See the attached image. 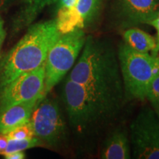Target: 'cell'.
Returning <instances> with one entry per match:
<instances>
[{
    "label": "cell",
    "mask_w": 159,
    "mask_h": 159,
    "mask_svg": "<svg viewBox=\"0 0 159 159\" xmlns=\"http://www.w3.org/2000/svg\"><path fill=\"white\" fill-rule=\"evenodd\" d=\"M76 0H56L55 2L56 11L64 7H70L75 5Z\"/></svg>",
    "instance_id": "d6986e66"
},
{
    "label": "cell",
    "mask_w": 159,
    "mask_h": 159,
    "mask_svg": "<svg viewBox=\"0 0 159 159\" xmlns=\"http://www.w3.org/2000/svg\"><path fill=\"white\" fill-rule=\"evenodd\" d=\"M67 78L121 107L124 87L118 57L112 46L88 37L80 56Z\"/></svg>",
    "instance_id": "6da1fadb"
},
{
    "label": "cell",
    "mask_w": 159,
    "mask_h": 159,
    "mask_svg": "<svg viewBox=\"0 0 159 159\" xmlns=\"http://www.w3.org/2000/svg\"><path fill=\"white\" fill-rule=\"evenodd\" d=\"M9 139H25L35 137L34 132L30 122L17 127L6 134Z\"/></svg>",
    "instance_id": "e0dca14e"
},
{
    "label": "cell",
    "mask_w": 159,
    "mask_h": 159,
    "mask_svg": "<svg viewBox=\"0 0 159 159\" xmlns=\"http://www.w3.org/2000/svg\"><path fill=\"white\" fill-rule=\"evenodd\" d=\"M13 0H0V11L5 8Z\"/></svg>",
    "instance_id": "603a6c76"
},
{
    "label": "cell",
    "mask_w": 159,
    "mask_h": 159,
    "mask_svg": "<svg viewBox=\"0 0 159 159\" xmlns=\"http://www.w3.org/2000/svg\"><path fill=\"white\" fill-rule=\"evenodd\" d=\"M40 99H41L18 103L0 110V134H6L13 129L28 122Z\"/></svg>",
    "instance_id": "30bf717a"
},
{
    "label": "cell",
    "mask_w": 159,
    "mask_h": 159,
    "mask_svg": "<svg viewBox=\"0 0 159 159\" xmlns=\"http://www.w3.org/2000/svg\"><path fill=\"white\" fill-rule=\"evenodd\" d=\"M42 144V142L35 136L25 139H9L8 144L4 155L18 152V151H24L27 149L41 146Z\"/></svg>",
    "instance_id": "9a60e30c"
},
{
    "label": "cell",
    "mask_w": 159,
    "mask_h": 159,
    "mask_svg": "<svg viewBox=\"0 0 159 159\" xmlns=\"http://www.w3.org/2000/svg\"><path fill=\"white\" fill-rule=\"evenodd\" d=\"M117 57L125 94L144 101L149 85L159 69V56L140 52L124 42L119 45Z\"/></svg>",
    "instance_id": "277c9868"
},
{
    "label": "cell",
    "mask_w": 159,
    "mask_h": 159,
    "mask_svg": "<svg viewBox=\"0 0 159 159\" xmlns=\"http://www.w3.org/2000/svg\"><path fill=\"white\" fill-rule=\"evenodd\" d=\"M149 25L152 26L157 31V39H156V47L153 52V55H157L159 52V13L153 20L149 23Z\"/></svg>",
    "instance_id": "ac0fdd59"
},
{
    "label": "cell",
    "mask_w": 159,
    "mask_h": 159,
    "mask_svg": "<svg viewBox=\"0 0 159 159\" xmlns=\"http://www.w3.org/2000/svg\"><path fill=\"white\" fill-rule=\"evenodd\" d=\"M5 158L7 159H23L25 158V154L23 151H18V152H11V153L4 155Z\"/></svg>",
    "instance_id": "44dd1931"
},
{
    "label": "cell",
    "mask_w": 159,
    "mask_h": 159,
    "mask_svg": "<svg viewBox=\"0 0 159 159\" xmlns=\"http://www.w3.org/2000/svg\"><path fill=\"white\" fill-rule=\"evenodd\" d=\"M101 158L102 159H129L131 146L128 131L117 128L111 133L103 144Z\"/></svg>",
    "instance_id": "8fae6325"
},
{
    "label": "cell",
    "mask_w": 159,
    "mask_h": 159,
    "mask_svg": "<svg viewBox=\"0 0 159 159\" xmlns=\"http://www.w3.org/2000/svg\"><path fill=\"white\" fill-rule=\"evenodd\" d=\"M146 99L150 101L152 108L159 116V69L149 85Z\"/></svg>",
    "instance_id": "2e32d148"
},
{
    "label": "cell",
    "mask_w": 159,
    "mask_h": 159,
    "mask_svg": "<svg viewBox=\"0 0 159 159\" xmlns=\"http://www.w3.org/2000/svg\"><path fill=\"white\" fill-rule=\"evenodd\" d=\"M35 136L51 148H58L66 139V126L57 101L47 95L35 105L29 120Z\"/></svg>",
    "instance_id": "8992f818"
},
{
    "label": "cell",
    "mask_w": 159,
    "mask_h": 159,
    "mask_svg": "<svg viewBox=\"0 0 159 159\" xmlns=\"http://www.w3.org/2000/svg\"><path fill=\"white\" fill-rule=\"evenodd\" d=\"M62 98L71 127L82 134L108 122L120 109L68 78L63 85Z\"/></svg>",
    "instance_id": "3957f363"
},
{
    "label": "cell",
    "mask_w": 159,
    "mask_h": 159,
    "mask_svg": "<svg viewBox=\"0 0 159 159\" xmlns=\"http://www.w3.org/2000/svg\"><path fill=\"white\" fill-rule=\"evenodd\" d=\"M61 35L55 19L30 25L25 35L0 61V90L19 75L45 63L49 49Z\"/></svg>",
    "instance_id": "7a4b0ae2"
},
{
    "label": "cell",
    "mask_w": 159,
    "mask_h": 159,
    "mask_svg": "<svg viewBox=\"0 0 159 159\" xmlns=\"http://www.w3.org/2000/svg\"><path fill=\"white\" fill-rule=\"evenodd\" d=\"M121 13L132 24L149 25L159 13V0H117Z\"/></svg>",
    "instance_id": "9c48e42d"
},
{
    "label": "cell",
    "mask_w": 159,
    "mask_h": 159,
    "mask_svg": "<svg viewBox=\"0 0 159 159\" xmlns=\"http://www.w3.org/2000/svg\"><path fill=\"white\" fill-rule=\"evenodd\" d=\"M6 35V32L4 27V21L2 18L0 16V49H1L2 46L3 44L4 41H5Z\"/></svg>",
    "instance_id": "7402d4cb"
},
{
    "label": "cell",
    "mask_w": 159,
    "mask_h": 159,
    "mask_svg": "<svg viewBox=\"0 0 159 159\" xmlns=\"http://www.w3.org/2000/svg\"><path fill=\"white\" fill-rule=\"evenodd\" d=\"M45 63L19 75L0 90V110L18 103L41 99L44 87Z\"/></svg>",
    "instance_id": "ba28073f"
},
{
    "label": "cell",
    "mask_w": 159,
    "mask_h": 159,
    "mask_svg": "<svg viewBox=\"0 0 159 159\" xmlns=\"http://www.w3.org/2000/svg\"><path fill=\"white\" fill-rule=\"evenodd\" d=\"M9 139L5 134H0V155H4L8 144Z\"/></svg>",
    "instance_id": "ffe728a7"
},
{
    "label": "cell",
    "mask_w": 159,
    "mask_h": 159,
    "mask_svg": "<svg viewBox=\"0 0 159 159\" xmlns=\"http://www.w3.org/2000/svg\"><path fill=\"white\" fill-rule=\"evenodd\" d=\"M100 2L101 0H76L75 5L69 7L76 17L81 29L83 30L94 17Z\"/></svg>",
    "instance_id": "5bb4252c"
},
{
    "label": "cell",
    "mask_w": 159,
    "mask_h": 159,
    "mask_svg": "<svg viewBox=\"0 0 159 159\" xmlns=\"http://www.w3.org/2000/svg\"><path fill=\"white\" fill-rule=\"evenodd\" d=\"M123 39L129 47L140 52H154L156 47V41L152 35L136 27L125 30L123 33Z\"/></svg>",
    "instance_id": "4fadbf2b"
},
{
    "label": "cell",
    "mask_w": 159,
    "mask_h": 159,
    "mask_svg": "<svg viewBox=\"0 0 159 159\" xmlns=\"http://www.w3.org/2000/svg\"><path fill=\"white\" fill-rule=\"evenodd\" d=\"M131 156L137 159H159V116L144 108L130 125Z\"/></svg>",
    "instance_id": "52a82bcc"
},
{
    "label": "cell",
    "mask_w": 159,
    "mask_h": 159,
    "mask_svg": "<svg viewBox=\"0 0 159 159\" xmlns=\"http://www.w3.org/2000/svg\"><path fill=\"white\" fill-rule=\"evenodd\" d=\"M56 0H22L20 8L13 21V33H17L33 24L47 6L55 4Z\"/></svg>",
    "instance_id": "7c38bea8"
},
{
    "label": "cell",
    "mask_w": 159,
    "mask_h": 159,
    "mask_svg": "<svg viewBox=\"0 0 159 159\" xmlns=\"http://www.w3.org/2000/svg\"><path fill=\"white\" fill-rule=\"evenodd\" d=\"M82 29L61 34L49 49L45 61L43 98L72 68L85 41Z\"/></svg>",
    "instance_id": "5b68a950"
}]
</instances>
